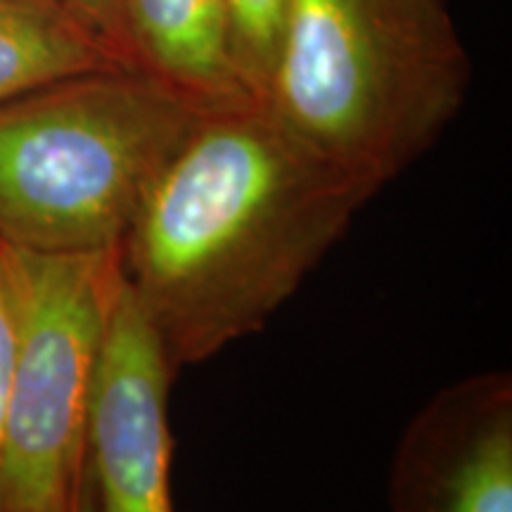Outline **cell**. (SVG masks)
I'll return each instance as SVG.
<instances>
[{
  "mask_svg": "<svg viewBox=\"0 0 512 512\" xmlns=\"http://www.w3.org/2000/svg\"><path fill=\"white\" fill-rule=\"evenodd\" d=\"M230 62L242 91L261 105L283 46L290 0H223Z\"/></svg>",
  "mask_w": 512,
  "mask_h": 512,
  "instance_id": "obj_9",
  "label": "cell"
},
{
  "mask_svg": "<svg viewBox=\"0 0 512 512\" xmlns=\"http://www.w3.org/2000/svg\"><path fill=\"white\" fill-rule=\"evenodd\" d=\"M93 496V494H91ZM88 512H95V505H93V501H91V510H88Z\"/></svg>",
  "mask_w": 512,
  "mask_h": 512,
  "instance_id": "obj_12",
  "label": "cell"
},
{
  "mask_svg": "<svg viewBox=\"0 0 512 512\" xmlns=\"http://www.w3.org/2000/svg\"><path fill=\"white\" fill-rule=\"evenodd\" d=\"M209 107L131 67L0 105V242L48 254L121 247Z\"/></svg>",
  "mask_w": 512,
  "mask_h": 512,
  "instance_id": "obj_3",
  "label": "cell"
},
{
  "mask_svg": "<svg viewBox=\"0 0 512 512\" xmlns=\"http://www.w3.org/2000/svg\"><path fill=\"white\" fill-rule=\"evenodd\" d=\"M10 358V313L8 297H5L3 261H0V437H3V401H5V377H8Z\"/></svg>",
  "mask_w": 512,
  "mask_h": 512,
  "instance_id": "obj_11",
  "label": "cell"
},
{
  "mask_svg": "<svg viewBox=\"0 0 512 512\" xmlns=\"http://www.w3.org/2000/svg\"><path fill=\"white\" fill-rule=\"evenodd\" d=\"M128 62L204 107L252 102L228 48L223 0H117Z\"/></svg>",
  "mask_w": 512,
  "mask_h": 512,
  "instance_id": "obj_7",
  "label": "cell"
},
{
  "mask_svg": "<svg viewBox=\"0 0 512 512\" xmlns=\"http://www.w3.org/2000/svg\"><path fill=\"white\" fill-rule=\"evenodd\" d=\"M176 373L121 290L88 418V479L95 512H174L169 392Z\"/></svg>",
  "mask_w": 512,
  "mask_h": 512,
  "instance_id": "obj_5",
  "label": "cell"
},
{
  "mask_svg": "<svg viewBox=\"0 0 512 512\" xmlns=\"http://www.w3.org/2000/svg\"><path fill=\"white\" fill-rule=\"evenodd\" d=\"M10 358L0 512H88V418L124 271L119 247L48 254L0 242Z\"/></svg>",
  "mask_w": 512,
  "mask_h": 512,
  "instance_id": "obj_4",
  "label": "cell"
},
{
  "mask_svg": "<svg viewBox=\"0 0 512 512\" xmlns=\"http://www.w3.org/2000/svg\"><path fill=\"white\" fill-rule=\"evenodd\" d=\"M392 512H512V377L467 375L434 392L401 432Z\"/></svg>",
  "mask_w": 512,
  "mask_h": 512,
  "instance_id": "obj_6",
  "label": "cell"
},
{
  "mask_svg": "<svg viewBox=\"0 0 512 512\" xmlns=\"http://www.w3.org/2000/svg\"><path fill=\"white\" fill-rule=\"evenodd\" d=\"M375 195L261 105L204 110L119 247L171 370L264 330Z\"/></svg>",
  "mask_w": 512,
  "mask_h": 512,
  "instance_id": "obj_1",
  "label": "cell"
},
{
  "mask_svg": "<svg viewBox=\"0 0 512 512\" xmlns=\"http://www.w3.org/2000/svg\"><path fill=\"white\" fill-rule=\"evenodd\" d=\"M112 67L128 62L69 0H0V105Z\"/></svg>",
  "mask_w": 512,
  "mask_h": 512,
  "instance_id": "obj_8",
  "label": "cell"
},
{
  "mask_svg": "<svg viewBox=\"0 0 512 512\" xmlns=\"http://www.w3.org/2000/svg\"><path fill=\"white\" fill-rule=\"evenodd\" d=\"M83 17L91 19L102 34L107 36V41L119 50L121 57L128 62L126 46H124V34H121V22H119V5L117 0H69ZM128 67H133L128 62ZM136 69V67H133Z\"/></svg>",
  "mask_w": 512,
  "mask_h": 512,
  "instance_id": "obj_10",
  "label": "cell"
},
{
  "mask_svg": "<svg viewBox=\"0 0 512 512\" xmlns=\"http://www.w3.org/2000/svg\"><path fill=\"white\" fill-rule=\"evenodd\" d=\"M470 81L448 0H290L261 107L380 192L437 143Z\"/></svg>",
  "mask_w": 512,
  "mask_h": 512,
  "instance_id": "obj_2",
  "label": "cell"
}]
</instances>
